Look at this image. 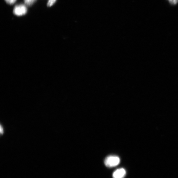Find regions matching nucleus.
<instances>
[{
  "label": "nucleus",
  "mask_w": 178,
  "mask_h": 178,
  "mask_svg": "<svg viewBox=\"0 0 178 178\" xmlns=\"http://www.w3.org/2000/svg\"><path fill=\"white\" fill-rule=\"evenodd\" d=\"M57 0H49L47 5L48 7H51L53 5Z\"/></svg>",
  "instance_id": "39448f33"
},
{
  "label": "nucleus",
  "mask_w": 178,
  "mask_h": 178,
  "mask_svg": "<svg viewBox=\"0 0 178 178\" xmlns=\"http://www.w3.org/2000/svg\"><path fill=\"white\" fill-rule=\"evenodd\" d=\"M1 133L3 134V129L1 126Z\"/></svg>",
  "instance_id": "6e6552de"
},
{
  "label": "nucleus",
  "mask_w": 178,
  "mask_h": 178,
  "mask_svg": "<svg viewBox=\"0 0 178 178\" xmlns=\"http://www.w3.org/2000/svg\"><path fill=\"white\" fill-rule=\"evenodd\" d=\"M120 159L119 157L115 156H110L105 158L104 163L105 165L108 167H113L119 164Z\"/></svg>",
  "instance_id": "f257e3e1"
},
{
  "label": "nucleus",
  "mask_w": 178,
  "mask_h": 178,
  "mask_svg": "<svg viewBox=\"0 0 178 178\" xmlns=\"http://www.w3.org/2000/svg\"><path fill=\"white\" fill-rule=\"evenodd\" d=\"M27 8L24 4H19L16 6L13 12L16 16H22L25 15L27 13Z\"/></svg>",
  "instance_id": "f03ea898"
},
{
  "label": "nucleus",
  "mask_w": 178,
  "mask_h": 178,
  "mask_svg": "<svg viewBox=\"0 0 178 178\" xmlns=\"http://www.w3.org/2000/svg\"><path fill=\"white\" fill-rule=\"evenodd\" d=\"M171 4L175 5L178 2V0H168Z\"/></svg>",
  "instance_id": "0eeeda50"
},
{
  "label": "nucleus",
  "mask_w": 178,
  "mask_h": 178,
  "mask_svg": "<svg viewBox=\"0 0 178 178\" xmlns=\"http://www.w3.org/2000/svg\"><path fill=\"white\" fill-rule=\"evenodd\" d=\"M36 1V0H24L26 5L30 6H31Z\"/></svg>",
  "instance_id": "20e7f679"
},
{
  "label": "nucleus",
  "mask_w": 178,
  "mask_h": 178,
  "mask_svg": "<svg viewBox=\"0 0 178 178\" xmlns=\"http://www.w3.org/2000/svg\"><path fill=\"white\" fill-rule=\"evenodd\" d=\"M126 172L123 168L118 169L114 171L113 177V178H123L126 175Z\"/></svg>",
  "instance_id": "7ed1b4c3"
},
{
  "label": "nucleus",
  "mask_w": 178,
  "mask_h": 178,
  "mask_svg": "<svg viewBox=\"0 0 178 178\" xmlns=\"http://www.w3.org/2000/svg\"><path fill=\"white\" fill-rule=\"evenodd\" d=\"M6 2L10 5L14 4L16 0H5Z\"/></svg>",
  "instance_id": "423d86ee"
}]
</instances>
